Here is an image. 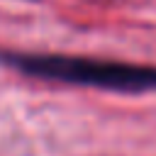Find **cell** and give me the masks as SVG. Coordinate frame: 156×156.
I'll return each instance as SVG.
<instances>
[{"mask_svg":"<svg viewBox=\"0 0 156 156\" xmlns=\"http://www.w3.org/2000/svg\"><path fill=\"white\" fill-rule=\"evenodd\" d=\"M0 61L41 80H58L107 90H129V93L156 90V66H134V63L58 56V54H20V51H0Z\"/></svg>","mask_w":156,"mask_h":156,"instance_id":"obj_1","label":"cell"}]
</instances>
